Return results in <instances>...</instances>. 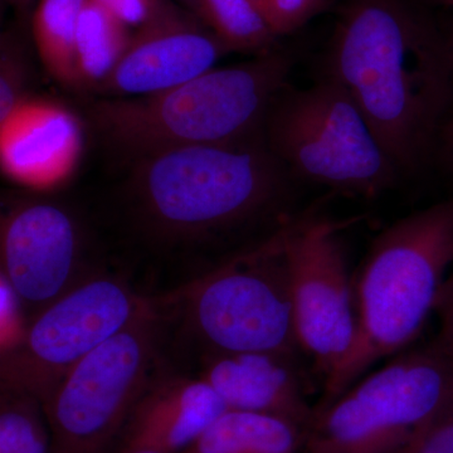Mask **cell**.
<instances>
[{
	"label": "cell",
	"mask_w": 453,
	"mask_h": 453,
	"mask_svg": "<svg viewBox=\"0 0 453 453\" xmlns=\"http://www.w3.org/2000/svg\"><path fill=\"white\" fill-rule=\"evenodd\" d=\"M398 170H417L453 95L449 43L405 0H347L325 58Z\"/></svg>",
	"instance_id": "6da1fadb"
},
{
	"label": "cell",
	"mask_w": 453,
	"mask_h": 453,
	"mask_svg": "<svg viewBox=\"0 0 453 453\" xmlns=\"http://www.w3.org/2000/svg\"><path fill=\"white\" fill-rule=\"evenodd\" d=\"M285 165L252 138L163 149L139 157L133 196L142 225L164 243H198L249 225L280 202Z\"/></svg>",
	"instance_id": "7a4b0ae2"
},
{
	"label": "cell",
	"mask_w": 453,
	"mask_h": 453,
	"mask_svg": "<svg viewBox=\"0 0 453 453\" xmlns=\"http://www.w3.org/2000/svg\"><path fill=\"white\" fill-rule=\"evenodd\" d=\"M453 262V199L417 211L372 243L354 281L357 342L320 404L333 401L383 359L407 350L436 310Z\"/></svg>",
	"instance_id": "3957f363"
},
{
	"label": "cell",
	"mask_w": 453,
	"mask_h": 453,
	"mask_svg": "<svg viewBox=\"0 0 453 453\" xmlns=\"http://www.w3.org/2000/svg\"><path fill=\"white\" fill-rule=\"evenodd\" d=\"M291 68V57L275 50L157 94L103 101L94 120L112 144L139 157L177 146L241 142L261 129Z\"/></svg>",
	"instance_id": "277c9868"
},
{
	"label": "cell",
	"mask_w": 453,
	"mask_h": 453,
	"mask_svg": "<svg viewBox=\"0 0 453 453\" xmlns=\"http://www.w3.org/2000/svg\"><path fill=\"white\" fill-rule=\"evenodd\" d=\"M291 220L164 297L202 357L273 353L301 357L292 316Z\"/></svg>",
	"instance_id": "5b68a950"
},
{
	"label": "cell",
	"mask_w": 453,
	"mask_h": 453,
	"mask_svg": "<svg viewBox=\"0 0 453 453\" xmlns=\"http://www.w3.org/2000/svg\"><path fill=\"white\" fill-rule=\"evenodd\" d=\"M453 395V357L434 339L390 357L315 407L303 453H405Z\"/></svg>",
	"instance_id": "8992f818"
},
{
	"label": "cell",
	"mask_w": 453,
	"mask_h": 453,
	"mask_svg": "<svg viewBox=\"0 0 453 453\" xmlns=\"http://www.w3.org/2000/svg\"><path fill=\"white\" fill-rule=\"evenodd\" d=\"M265 122L277 159L311 183L371 198L398 178L353 98L327 77L308 88L285 86Z\"/></svg>",
	"instance_id": "52a82bcc"
},
{
	"label": "cell",
	"mask_w": 453,
	"mask_h": 453,
	"mask_svg": "<svg viewBox=\"0 0 453 453\" xmlns=\"http://www.w3.org/2000/svg\"><path fill=\"white\" fill-rule=\"evenodd\" d=\"M164 338L155 301L83 357L43 401L52 453H109L157 375Z\"/></svg>",
	"instance_id": "ba28073f"
},
{
	"label": "cell",
	"mask_w": 453,
	"mask_h": 453,
	"mask_svg": "<svg viewBox=\"0 0 453 453\" xmlns=\"http://www.w3.org/2000/svg\"><path fill=\"white\" fill-rule=\"evenodd\" d=\"M150 303L121 277L95 271L32 318L16 344L2 351V388L28 393L43 403L77 363Z\"/></svg>",
	"instance_id": "9c48e42d"
},
{
	"label": "cell",
	"mask_w": 453,
	"mask_h": 453,
	"mask_svg": "<svg viewBox=\"0 0 453 453\" xmlns=\"http://www.w3.org/2000/svg\"><path fill=\"white\" fill-rule=\"evenodd\" d=\"M342 226L301 217L291 220L288 237L295 334L324 390L353 356L357 342L356 286L339 237Z\"/></svg>",
	"instance_id": "30bf717a"
},
{
	"label": "cell",
	"mask_w": 453,
	"mask_h": 453,
	"mask_svg": "<svg viewBox=\"0 0 453 453\" xmlns=\"http://www.w3.org/2000/svg\"><path fill=\"white\" fill-rule=\"evenodd\" d=\"M2 277L13 288L27 319L64 296L88 273L82 232L73 214L56 203L22 202L3 216Z\"/></svg>",
	"instance_id": "8fae6325"
},
{
	"label": "cell",
	"mask_w": 453,
	"mask_h": 453,
	"mask_svg": "<svg viewBox=\"0 0 453 453\" xmlns=\"http://www.w3.org/2000/svg\"><path fill=\"white\" fill-rule=\"evenodd\" d=\"M226 53L201 18L174 5L134 33L127 52L96 92L119 97L157 94L207 73Z\"/></svg>",
	"instance_id": "7c38bea8"
},
{
	"label": "cell",
	"mask_w": 453,
	"mask_h": 453,
	"mask_svg": "<svg viewBox=\"0 0 453 453\" xmlns=\"http://www.w3.org/2000/svg\"><path fill=\"white\" fill-rule=\"evenodd\" d=\"M85 136L70 109L29 97L0 121L3 174L32 189H53L65 183L81 162Z\"/></svg>",
	"instance_id": "4fadbf2b"
},
{
	"label": "cell",
	"mask_w": 453,
	"mask_h": 453,
	"mask_svg": "<svg viewBox=\"0 0 453 453\" xmlns=\"http://www.w3.org/2000/svg\"><path fill=\"white\" fill-rule=\"evenodd\" d=\"M196 377L207 381L226 410L279 417L308 428L315 407L300 357L273 353L201 357Z\"/></svg>",
	"instance_id": "5bb4252c"
},
{
	"label": "cell",
	"mask_w": 453,
	"mask_h": 453,
	"mask_svg": "<svg viewBox=\"0 0 453 453\" xmlns=\"http://www.w3.org/2000/svg\"><path fill=\"white\" fill-rule=\"evenodd\" d=\"M226 411L219 395L201 378L155 375L127 419L120 449L184 452Z\"/></svg>",
	"instance_id": "9a60e30c"
},
{
	"label": "cell",
	"mask_w": 453,
	"mask_h": 453,
	"mask_svg": "<svg viewBox=\"0 0 453 453\" xmlns=\"http://www.w3.org/2000/svg\"><path fill=\"white\" fill-rule=\"evenodd\" d=\"M306 429L279 417L226 410L181 453H300Z\"/></svg>",
	"instance_id": "2e32d148"
},
{
	"label": "cell",
	"mask_w": 453,
	"mask_h": 453,
	"mask_svg": "<svg viewBox=\"0 0 453 453\" xmlns=\"http://www.w3.org/2000/svg\"><path fill=\"white\" fill-rule=\"evenodd\" d=\"M131 38L130 27L91 0H86L74 44L80 89L96 91L120 62Z\"/></svg>",
	"instance_id": "e0dca14e"
},
{
	"label": "cell",
	"mask_w": 453,
	"mask_h": 453,
	"mask_svg": "<svg viewBox=\"0 0 453 453\" xmlns=\"http://www.w3.org/2000/svg\"><path fill=\"white\" fill-rule=\"evenodd\" d=\"M86 0H40L32 18L33 40L50 76L65 88L80 89L77 27Z\"/></svg>",
	"instance_id": "ac0fdd59"
},
{
	"label": "cell",
	"mask_w": 453,
	"mask_h": 453,
	"mask_svg": "<svg viewBox=\"0 0 453 453\" xmlns=\"http://www.w3.org/2000/svg\"><path fill=\"white\" fill-rule=\"evenodd\" d=\"M196 17L229 52L265 55L273 52L277 35L262 0H198Z\"/></svg>",
	"instance_id": "d6986e66"
},
{
	"label": "cell",
	"mask_w": 453,
	"mask_h": 453,
	"mask_svg": "<svg viewBox=\"0 0 453 453\" xmlns=\"http://www.w3.org/2000/svg\"><path fill=\"white\" fill-rule=\"evenodd\" d=\"M0 453H52V438L40 399L2 388Z\"/></svg>",
	"instance_id": "ffe728a7"
},
{
	"label": "cell",
	"mask_w": 453,
	"mask_h": 453,
	"mask_svg": "<svg viewBox=\"0 0 453 453\" xmlns=\"http://www.w3.org/2000/svg\"><path fill=\"white\" fill-rule=\"evenodd\" d=\"M29 65L22 42L14 32H4L0 41V121L28 100Z\"/></svg>",
	"instance_id": "44dd1931"
},
{
	"label": "cell",
	"mask_w": 453,
	"mask_h": 453,
	"mask_svg": "<svg viewBox=\"0 0 453 453\" xmlns=\"http://www.w3.org/2000/svg\"><path fill=\"white\" fill-rule=\"evenodd\" d=\"M277 37L299 31L312 18L324 13L334 0H262Z\"/></svg>",
	"instance_id": "7402d4cb"
},
{
	"label": "cell",
	"mask_w": 453,
	"mask_h": 453,
	"mask_svg": "<svg viewBox=\"0 0 453 453\" xmlns=\"http://www.w3.org/2000/svg\"><path fill=\"white\" fill-rule=\"evenodd\" d=\"M405 453H453V395L417 434Z\"/></svg>",
	"instance_id": "603a6c76"
},
{
	"label": "cell",
	"mask_w": 453,
	"mask_h": 453,
	"mask_svg": "<svg viewBox=\"0 0 453 453\" xmlns=\"http://www.w3.org/2000/svg\"><path fill=\"white\" fill-rule=\"evenodd\" d=\"M130 28H142L175 4L170 0H91Z\"/></svg>",
	"instance_id": "cb8c5ba5"
},
{
	"label": "cell",
	"mask_w": 453,
	"mask_h": 453,
	"mask_svg": "<svg viewBox=\"0 0 453 453\" xmlns=\"http://www.w3.org/2000/svg\"><path fill=\"white\" fill-rule=\"evenodd\" d=\"M434 312L440 319V334L437 339L453 357V273L447 277L438 295Z\"/></svg>",
	"instance_id": "d4e9b609"
},
{
	"label": "cell",
	"mask_w": 453,
	"mask_h": 453,
	"mask_svg": "<svg viewBox=\"0 0 453 453\" xmlns=\"http://www.w3.org/2000/svg\"><path fill=\"white\" fill-rule=\"evenodd\" d=\"M442 140L443 159L453 177V120L443 127Z\"/></svg>",
	"instance_id": "484cf974"
},
{
	"label": "cell",
	"mask_w": 453,
	"mask_h": 453,
	"mask_svg": "<svg viewBox=\"0 0 453 453\" xmlns=\"http://www.w3.org/2000/svg\"><path fill=\"white\" fill-rule=\"evenodd\" d=\"M2 2L7 4L8 7L13 8L18 16L27 18L31 13L35 0H2Z\"/></svg>",
	"instance_id": "4316f807"
},
{
	"label": "cell",
	"mask_w": 453,
	"mask_h": 453,
	"mask_svg": "<svg viewBox=\"0 0 453 453\" xmlns=\"http://www.w3.org/2000/svg\"><path fill=\"white\" fill-rule=\"evenodd\" d=\"M183 3L184 7H187L188 11L192 12L196 16V7H198V0H180Z\"/></svg>",
	"instance_id": "83f0119b"
},
{
	"label": "cell",
	"mask_w": 453,
	"mask_h": 453,
	"mask_svg": "<svg viewBox=\"0 0 453 453\" xmlns=\"http://www.w3.org/2000/svg\"><path fill=\"white\" fill-rule=\"evenodd\" d=\"M119 453H159V452L151 451V449H119Z\"/></svg>",
	"instance_id": "f1b7e54d"
},
{
	"label": "cell",
	"mask_w": 453,
	"mask_h": 453,
	"mask_svg": "<svg viewBox=\"0 0 453 453\" xmlns=\"http://www.w3.org/2000/svg\"><path fill=\"white\" fill-rule=\"evenodd\" d=\"M449 59H451L452 77H453V41L451 42V43H449Z\"/></svg>",
	"instance_id": "f546056e"
},
{
	"label": "cell",
	"mask_w": 453,
	"mask_h": 453,
	"mask_svg": "<svg viewBox=\"0 0 453 453\" xmlns=\"http://www.w3.org/2000/svg\"><path fill=\"white\" fill-rule=\"evenodd\" d=\"M438 2L445 3V4L451 5L453 7V0H438Z\"/></svg>",
	"instance_id": "4dcf8cb0"
}]
</instances>
